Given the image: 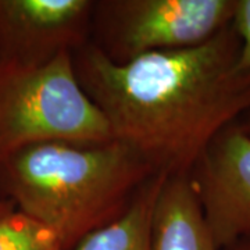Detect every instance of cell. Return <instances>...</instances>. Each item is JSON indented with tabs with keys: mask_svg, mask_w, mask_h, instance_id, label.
<instances>
[{
	"mask_svg": "<svg viewBox=\"0 0 250 250\" xmlns=\"http://www.w3.org/2000/svg\"><path fill=\"white\" fill-rule=\"evenodd\" d=\"M238 53L231 24L203 45L120 64L90 42L71 57L113 139L157 175L189 177L217 134L250 110V77L236 70Z\"/></svg>",
	"mask_w": 250,
	"mask_h": 250,
	"instance_id": "obj_1",
	"label": "cell"
},
{
	"mask_svg": "<svg viewBox=\"0 0 250 250\" xmlns=\"http://www.w3.org/2000/svg\"><path fill=\"white\" fill-rule=\"evenodd\" d=\"M157 175L125 145L46 142L0 159V200L45 225L62 250L114 223Z\"/></svg>",
	"mask_w": 250,
	"mask_h": 250,
	"instance_id": "obj_2",
	"label": "cell"
},
{
	"mask_svg": "<svg viewBox=\"0 0 250 250\" xmlns=\"http://www.w3.org/2000/svg\"><path fill=\"white\" fill-rule=\"evenodd\" d=\"M110 141V126L81 88L71 53L39 65L0 62V159L36 143Z\"/></svg>",
	"mask_w": 250,
	"mask_h": 250,
	"instance_id": "obj_3",
	"label": "cell"
},
{
	"mask_svg": "<svg viewBox=\"0 0 250 250\" xmlns=\"http://www.w3.org/2000/svg\"><path fill=\"white\" fill-rule=\"evenodd\" d=\"M236 0H100L90 43L114 62L211 41L232 24Z\"/></svg>",
	"mask_w": 250,
	"mask_h": 250,
	"instance_id": "obj_4",
	"label": "cell"
},
{
	"mask_svg": "<svg viewBox=\"0 0 250 250\" xmlns=\"http://www.w3.org/2000/svg\"><path fill=\"white\" fill-rule=\"evenodd\" d=\"M236 121L217 134L189 174L221 250L250 236V135Z\"/></svg>",
	"mask_w": 250,
	"mask_h": 250,
	"instance_id": "obj_5",
	"label": "cell"
},
{
	"mask_svg": "<svg viewBox=\"0 0 250 250\" xmlns=\"http://www.w3.org/2000/svg\"><path fill=\"white\" fill-rule=\"evenodd\" d=\"M92 0H0V62L39 65L89 43Z\"/></svg>",
	"mask_w": 250,
	"mask_h": 250,
	"instance_id": "obj_6",
	"label": "cell"
},
{
	"mask_svg": "<svg viewBox=\"0 0 250 250\" xmlns=\"http://www.w3.org/2000/svg\"><path fill=\"white\" fill-rule=\"evenodd\" d=\"M153 250H221L189 177H167L153 215Z\"/></svg>",
	"mask_w": 250,
	"mask_h": 250,
	"instance_id": "obj_7",
	"label": "cell"
},
{
	"mask_svg": "<svg viewBox=\"0 0 250 250\" xmlns=\"http://www.w3.org/2000/svg\"><path fill=\"white\" fill-rule=\"evenodd\" d=\"M166 178L152 177L118 220L88 235L71 250H153V215Z\"/></svg>",
	"mask_w": 250,
	"mask_h": 250,
	"instance_id": "obj_8",
	"label": "cell"
},
{
	"mask_svg": "<svg viewBox=\"0 0 250 250\" xmlns=\"http://www.w3.org/2000/svg\"><path fill=\"white\" fill-rule=\"evenodd\" d=\"M0 250H62L53 231L14 210L0 215Z\"/></svg>",
	"mask_w": 250,
	"mask_h": 250,
	"instance_id": "obj_9",
	"label": "cell"
},
{
	"mask_svg": "<svg viewBox=\"0 0 250 250\" xmlns=\"http://www.w3.org/2000/svg\"><path fill=\"white\" fill-rule=\"evenodd\" d=\"M232 28L239 39L236 70L250 77V0H236Z\"/></svg>",
	"mask_w": 250,
	"mask_h": 250,
	"instance_id": "obj_10",
	"label": "cell"
},
{
	"mask_svg": "<svg viewBox=\"0 0 250 250\" xmlns=\"http://www.w3.org/2000/svg\"><path fill=\"white\" fill-rule=\"evenodd\" d=\"M236 123H238V125L241 126L246 134L250 135V110L249 111H246Z\"/></svg>",
	"mask_w": 250,
	"mask_h": 250,
	"instance_id": "obj_11",
	"label": "cell"
},
{
	"mask_svg": "<svg viewBox=\"0 0 250 250\" xmlns=\"http://www.w3.org/2000/svg\"><path fill=\"white\" fill-rule=\"evenodd\" d=\"M225 250H250V236L248 238H243L239 242H236L235 245H232L231 248Z\"/></svg>",
	"mask_w": 250,
	"mask_h": 250,
	"instance_id": "obj_12",
	"label": "cell"
},
{
	"mask_svg": "<svg viewBox=\"0 0 250 250\" xmlns=\"http://www.w3.org/2000/svg\"><path fill=\"white\" fill-rule=\"evenodd\" d=\"M14 210H16V207H14L13 203H10L7 200H0V215L11 213V211H14Z\"/></svg>",
	"mask_w": 250,
	"mask_h": 250,
	"instance_id": "obj_13",
	"label": "cell"
}]
</instances>
